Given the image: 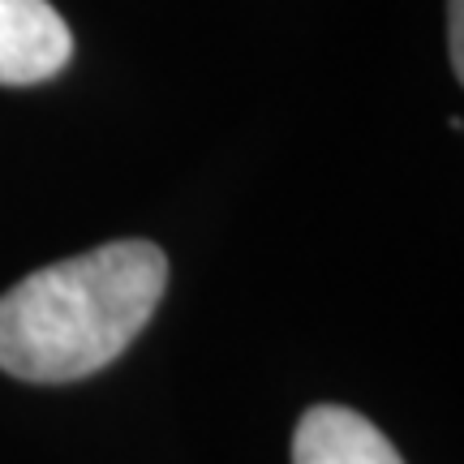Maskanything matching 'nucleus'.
Listing matches in <instances>:
<instances>
[{"mask_svg": "<svg viewBox=\"0 0 464 464\" xmlns=\"http://www.w3.org/2000/svg\"><path fill=\"white\" fill-rule=\"evenodd\" d=\"M164 288L168 258L150 241L44 266L0 297V370L26 382L86 379L142 335Z\"/></svg>", "mask_w": 464, "mask_h": 464, "instance_id": "nucleus-1", "label": "nucleus"}, {"mask_svg": "<svg viewBox=\"0 0 464 464\" xmlns=\"http://www.w3.org/2000/svg\"><path fill=\"white\" fill-rule=\"evenodd\" d=\"M73 61L69 22L48 0H0V86H34Z\"/></svg>", "mask_w": 464, "mask_h": 464, "instance_id": "nucleus-2", "label": "nucleus"}, {"mask_svg": "<svg viewBox=\"0 0 464 464\" xmlns=\"http://www.w3.org/2000/svg\"><path fill=\"white\" fill-rule=\"evenodd\" d=\"M293 464H404L392 439L344 404H318L301 417Z\"/></svg>", "mask_w": 464, "mask_h": 464, "instance_id": "nucleus-3", "label": "nucleus"}, {"mask_svg": "<svg viewBox=\"0 0 464 464\" xmlns=\"http://www.w3.org/2000/svg\"><path fill=\"white\" fill-rule=\"evenodd\" d=\"M448 39H451V65H456V78H464V0H451Z\"/></svg>", "mask_w": 464, "mask_h": 464, "instance_id": "nucleus-4", "label": "nucleus"}]
</instances>
